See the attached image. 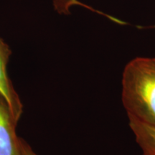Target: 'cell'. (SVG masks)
I'll list each match as a JSON object with an SVG mask.
<instances>
[{
    "label": "cell",
    "mask_w": 155,
    "mask_h": 155,
    "mask_svg": "<svg viewBox=\"0 0 155 155\" xmlns=\"http://www.w3.org/2000/svg\"><path fill=\"white\" fill-rule=\"evenodd\" d=\"M20 155H37L24 140L20 139Z\"/></svg>",
    "instance_id": "8992f818"
},
{
    "label": "cell",
    "mask_w": 155,
    "mask_h": 155,
    "mask_svg": "<svg viewBox=\"0 0 155 155\" xmlns=\"http://www.w3.org/2000/svg\"><path fill=\"white\" fill-rule=\"evenodd\" d=\"M54 7H55V9L58 12L59 14H63V15H69L70 14V9H71V7L74 5H80L83 6V7H86V8L90 9L93 12H98V14H101L102 15H105L107 17H108L110 19H112L113 17H111L108 16V15L104 14V13L100 12L96 10V9H93L92 7H88L84 4L80 2L78 0H54Z\"/></svg>",
    "instance_id": "5b68a950"
},
{
    "label": "cell",
    "mask_w": 155,
    "mask_h": 155,
    "mask_svg": "<svg viewBox=\"0 0 155 155\" xmlns=\"http://www.w3.org/2000/svg\"><path fill=\"white\" fill-rule=\"evenodd\" d=\"M12 54L9 46L0 38V95L7 103L13 116L18 121L22 112V105L7 74V65Z\"/></svg>",
    "instance_id": "3957f363"
},
{
    "label": "cell",
    "mask_w": 155,
    "mask_h": 155,
    "mask_svg": "<svg viewBox=\"0 0 155 155\" xmlns=\"http://www.w3.org/2000/svg\"><path fill=\"white\" fill-rule=\"evenodd\" d=\"M121 101L129 118L155 126V58L137 57L126 65Z\"/></svg>",
    "instance_id": "6da1fadb"
},
{
    "label": "cell",
    "mask_w": 155,
    "mask_h": 155,
    "mask_svg": "<svg viewBox=\"0 0 155 155\" xmlns=\"http://www.w3.org/2000/svg\"><path fill=\"white\" fill-rule=\"evenodd\" d=\"M17 124L9 105L0 95V155H20Z\"/></svg>",
    "instance_id": "7a4b0ae2"
},
{
    "label": "cell",
    "mask_w": 155,
    "mask_h": 155,
    "mask_svg": "<svg viewBox=\"0 0 155 155\" xmlns=\"http://www.w3.org/2000/svg\"><path fill=\"white\" fill-rule=\"evenodd\" d=\"M129 127L141 148L142 155H155V126L129 118Z\"/></svg>",
    "instance_id": "277c9868"
}]
</instances>
